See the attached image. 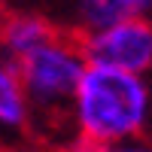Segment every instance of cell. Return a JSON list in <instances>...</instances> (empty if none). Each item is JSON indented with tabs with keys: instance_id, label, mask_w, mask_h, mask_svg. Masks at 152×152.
Returning a JSON list of instances; mask_svg holds the SVG:
<instances>
[{
	"instance_id": "obj_8",
	"label": "cell",
	"mask_w": 152,
	"mask_h": 152,
	"mask_svg": "<svg viewBox=\"0 0 152 152\" xmlns=\"http://www.w3.org/2000/svg\"><path fill=\"white\" fill-rule=\"evenodd\" d=\"M116 3H119L125 18H128V15H146V18H152V0H116Z\"/></svg>"
},
{
	"instance_id": "obj_2",
	"label": "cell",
	"mask_w": 152,
	"mask_h": 152,
	"mask_svg": "<svg viewBox=\"0 0 152 152\" xmlns=\"http://www.w3.org/2000/svg\"><path fill=\"white\" fill-rule=\"evenodd\" d=\"M15 67L34 113L55 116V113H67L73 91L88 67V58L79 40L55 34L52 40L37 46L34 52L15 58Z\"/></svg>"
},
{
	"instance_id": "obj_4",
	"label": "cell",
	"mask_w": 152,
	"mask_h": 152,
	"mask_svg": "<svg viewBox=\"0 0 152 152\" xmlns=\"http://www.w3.org/2000/svg\"><path fill=\"white\" fill-rule=\"evenodd\" d=\"M55 34H58L55 24L40 12H31V9L12 12L0 21V52L15 61L21 55L34 52L37 46H43L46 40H52Z\"/></svg>"
},
{
	"instance_id": "obj_5",
	"label": "cell",
	"mask_w": 152,
	"mask_h": 152,
	"mask_svg": "<svg viewBox=\"0 0 152 152\" xmlns=\"http://www.w3.org/2000/svg\"><path fill=\"white\" fill-rule=\"evenodd\" d=\"M34 119V107L24 94L18 67L0 52V134H21Z\"/></svg>"
},
{
	"instance_id": "obj_6",
	"label": "cell",
	"mask_w": 152,
	"mask_h": 152,
	"mask_svg": "<svg viewBox=\"0 0 152 152\" xmlns=\"http://www.w3.org/2000/svg\"><path fill=\"white\" fill-rule=\"evenodd\" d=\"M100 152H152V134L128 137V140H119V143H104Z\"/></svg>"
},
{
	"instance_id": "obj_3",
	"label": "cell",
	"mask_w": 152,
	"mask_h": 152,
	"mask_svg": "<svg viewBox=\"0 0 152 152\" xmlns=\"http://www.w3.org/2000/svg\"><path fill=\"white\" fill-rule=\"evenodd\" d=\"M79 43L88 64L152 76V18L146 15H128L107 28L85 31Z\"/></svg>"
},
{
	"instance_id": "obj_1",
	"label": "cell",
	"mask_w": 152,
	"mask_h": 152,
	"mask_svg": "<svg viewBox=\"0 0 152 152\" xmlns=\"http://www.w3.org/2000/svg\"><path fill=\"white\" fill-rule=\"evenodd\" d=\"M73 131L97 143L152 134V79L143 73L88 64L67 107Z\"/></svg>"
},
{
	"instance_id": "obj_7",
	"label": "cell",
	"mask_w": 152,
	"mask_h": 152,
	"mask_svg": "<svg viewBox=\"0 0 152 152\" xmlns=\"http://www.w3.org/2000/svg\"><path fill=\"white\" fill-rule=\"evenodd\" d=\"M100 146H104V143H97V140H91V137L73 131V137H67L58 152H100Z\"/></svg>"
}]
</instances>
